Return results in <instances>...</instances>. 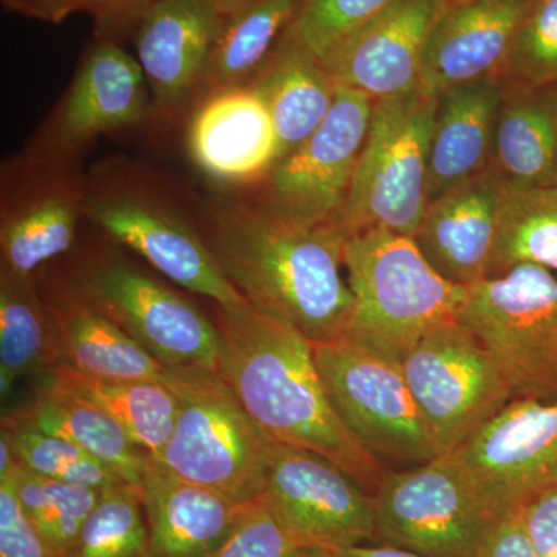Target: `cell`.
<instances>
[{
  "label": "cell",
  "mask_w": 557,
  "mask_h": 557,
  "mask_svg": "<svg viewBox=\"0 0 557 557\" xmlns=\"http://www.w3.org/2000/svg\"><path fill=\"white\" fill-rule=\"evenodd\" d=\"M148 81L138 60L116 40L98 39L87 50L54 123L62 153L83 148L95 137L126 129L148 112Z\"/></svg>",
  "instance_id": "21"
},
{
  "label": "cell",
  "mask_w": 557,
  "mask_h": 557,
  "mask_svg": "<svg viewBox=\"0 0 557 557\" xmlns=\"http://www.w3.org/2000/svg\"><path fill=\"white\" fill-rule=\"evenodd\" d=\"M502 95V78L475 81L437 95L429 148L428 205L493 166Z\"/></svg>",
  "instance_id": "23"
},
{
  "label": "cell",
  "mask_w": 557,
  "mask_h": 557,
  "mask_svg": "<svg viewBox=\"0 0 557 557\" xmlns=\"http://www.w3.org/2000/svg\"><path fill=\"white\" fill-rule=\"evenodd\" d=\"M475 557H541L518 515L491 523Z\"/></svg>",
  "instance_id": "40"
},
{
  "label": "cell",
  "mask_w": 557,
  "mask_h": 557,
  "mask_svg": "<svg viewBox=\"0 0 557 557\" xmlns=\"http://www.w3.org/2000/svg\"><path fill=\"white\" fill-rule=\"evenodd\" d=\"M150 0H148V3ZM212 2L218 3L220 9L225 11L226 14L231 13V11L239 9L242 3L247 2V0H212Z\"/></svg>",
  "instance_id": "45"
},
{
  "label": "cell",
  "mask_w": 557,
  "mask_h": 557,
  "mask_svg": "<svg viewBox=\"0 0 557 557\" xmlns=\"http://www.w3.org/2000/svg\"><path fill=\"white\" fill-rule=\"evenodd\" d=\"M302 0H247L223 21L197 102L215 91L249 86L298 17Z\"/></svg>",
  "instance_id": "28"
},
{
  "label": "cell",
  "mask_w": 557,
  "mask_h": 557,
  "mask_svg": "<svg viewBox=\"0 0 557 557\" xmlns=\"http://www.w3.org/2000/svg\"><path fill=\"white\" fill-rule=\"evenodd\" d=\"M375 101L336 87L327 119L302 145L278 160L256 203L274 218L306 228L335 225L346 207Z\"/></svg>",
  "instance_id": "11"
},
{
  "label": "cell",
  "mask_w": 557,
  "mask_h": 557,
  "mask_svg": "<svg viewBox=\"0 0 557 557\" xmlns=\"http://www.w3.org/2000/svg\"><path fill=\"white\" fill-rule=\"evenodd\" d=\"M42 383L100 406L152 457H160L170 442L177 399L161 381L87 375L58 364L44 373Z\"/></svg>",
  "instance_id": "29"
},
{
  "label": "cell",
  "mask_w": 557,
  "mask_h": 557,
  "mask_svg": "<svg viewBox=\"0 0 557 557\" xmlns=\"http://www.w3.org/2000/svg\"><path fill=\"white\" fill-rule=\"evenodd\" d=\"M372 498L375 541L421 557H475L496 520L449 453L387 469Z\"/></svg>",
  "instance_id": "9"
},
{
  "label": "cell",
  "mask_w": 557,
  "mask_h": 557,
  "mask_svg": "<svg viewBox=\"0 0 557 557\" xmlns=\"http://www.w3.org/2000/svg\"><path fill=\"white\" fill-rule=\"evenodd\" d=\"M61 364L53 318L38 274L0 269V394L7 398L21 379Z\"/></svg>",
  "instance_id": "30"
},
{
  "label": "cell",
  "mask_w": 557,
  "mask_h": 557,
  "mask_svg": "<svg viewBox=\"0 0 557 557\" xmlns=\"http://www.w3.org/2000/svg\"><path fill=\"white\" fill-rule=\"evenodd\" d=\"M84 215L186 292L214 300L219 309L248 306L201 233L160 200L137 190L86 193Z\"/></svg>",
  "instance_id": "14"
},
{
  "label": "cell",
  "mask_w": 557,
  "mask_h": 557,
  "mask_svg": "<svg viewBox=\"0 0 557 557\" xmlns=\"http://www.w3.org/2000/svg\"><path fill=\"white\" fill-rule=\"evenodd\" d=\"M3 7L22 16L46 22V24H61L72 14L87 11L94 16L100 0H2Z\"/></svg>",
  "instance_id": "42"
},
{
  "label": "cell",
  "mask_w": 557,
  "mask_h": 557,
  "mask_svg": "<svg viewBox=\"0 0 557 557\" xmlns=\"http://www.w3.org/2000/svg\"><path fill=\"white\" fill-rule=\"evenodd\" d=\"M507 197L491 166L428 205L413 240L440 276L460 287L491 276Z\"/></svg>",
  "instance_id": "17"
},
{
  "label": "cell",
  "mask_w": 557,
  "mask_h": 557,
  "mask_svg": "<svg viewBox=\"0 0 557 557\" xmlns=\"http://www.w3.org/2000/svg\"><path fill=\"white\" fill-rule=\"evenodd\" d=\"M289 557H338L332 549L322 547H298Z\"/></svg>",
  "instance_id": "44"
},
{
  "label": "cell",
  "mask_w": 557,
  "mask_h": 557,
  "mask_svg": "<svg viewBox=\"0 0 557 557\" xmlns=\"http://www.w3.org/2000/svg\"><path fill=\"white\" fill-rule=\"evenodd\" d=\"M67 277L164 368L219 370L218 322L177 289L113 252L90 256Z\"/></svg>",
  "instance_id": "8"
},
{
  "label": "cell",
  "mask_w": 557,
  "mask_h": 557,
  "mask_svg": "<svg viewBox=\"0 0 557 557\" xmlns=\"http://www.w3.org/2000/svg\"><path fill=\"white\" fill-rule=\"evenodd\" d=\"M493 168L508 193L557 186V84L504 83Z\"/></svg>",
  "instance_id": "24"
},
{
  "label": "cell",
  "mask_w": 557,
  "mask_h": 557,
  "mask_svg": "<svg viewBox=\"0 0 557 557\" xmlns=\"http://www.w3.org/2000/svg\"><path fill=\"white\" fill-rule=\"evenodd\" d=\"M3 431L9 434L11 448L22 467L69 485L108 491L126 485V480L75 443L14 423L3 418Z\"/></svg>",
  "instance_id": "34"
},
{
  "label": "cell",
  "mask_w": 557,
  "mask_h": 557,
  "mask_svg": "<svg viewBox=\"0 0 557 557\" xmlns=\"http://www.w3.org/2000/svg\"><path fill=\"white\" fill-rule=\"evenodd\" d=\"M516 515L525 525L539 556H557V483L531 497Z\"/></svg>",
  "instance_id": "39"
},
{
  "label": "cell",
  "mask_w": 557,
  "mask_h": 557,
  "mask_svg": "<svg viewBox=\"0 0 557 557\" xmlns=\"http://www.w3.org/2000/svg\"><path fill=\"white\" fill-rule=\"evenodd\" d=\"M225 17L212 0H150L135 21L137 60L164 115L197 97Z\"/></svg>",
  "instance_id": "16"
},
{
  "label": "cell",
  "mask_w": 557,
  "mask_h": 557,
  "mask_svg": "<svg viewBox=\"0 0 557 557\" xmlns=\"http://www.w3.org/2000/svg\"><path fill=\"white\" fill-rule=\"evenodd\" d=\"M556 189H557V186H556Z\"/></svg>",
  "instance_id": "47"
},
{
  "label": "cell",
  "mask_w": 557,
  "mask_h": 557,
  "mask_svg": "<svg viewBox=\"0 0 557 557\" xmlns=\"http://www.w3.org/2000/svg\"><path fill=\"white\" fill-rule=\"evenodd\" d=\"M403 0H302L289 32L322 60L359 28Z\"/></svg>",
  "instance_id": "36"
},
{
  "label": "cell",
  "mask_w": 557,
  "mask_h": 557,
  "mask_svg": "<svg viewBox=\"0 0 557 557\" xmlns=\"http://www.w3.org/2000/svg\"><path fill=\"white\" fill-rule=\"evenodd\" d=\"M260 498L298 547L335 549L375 541L372 496L311 450L274 445Z\"/></svg>",
  "instance_id": "12"
},
{
  "label": "cell",
  "mask_w": 557,
  "mask_h": 557,
  "mask_svg": "<svg viewBox=\"0 0 557 557\" xmlns=\"http://www.w3.org/2000/svg\"><path fill=\"white\" fill-rule=\"evenodd\" d=\"M295 548L296 542L259 497L248 505L228 541L208 557H289Z\"/></svg>",
  "instance_id": "37"
},
{
  "label": "cell",
  "mask_w": 557,
  "mask_h": 557,
  "mask_svg": "<svg viewBox=\"0 0 557 557\" xmlns=\"http://www.w3.org/2000/svg\"><path fill=\"white\" fill-rule=\"evenodd\" d=\"M219 372L274 445L338 465L373 496L387 467L354 437L330 403L313 343L251 306L219 309Z\"/></svg>",
  "instance_id": "2"
},
{
  "label": "cell",
  "mask_w": 557,
  "mask_h": 557,
  "mask_svg": "<svg viewBox=\"0 0 557 557\" xmlns=\"http://www.w3.org/2000/svg\"><path fill=\"white\" fill-rule=\"evenodd\" d=\"M177 399L174 429L157 460L180 478L242 502L262 496L271 442L219 370L168 369ZM156 458V457H153Z\"/></svg>",
  "instance_id": "4"
},
{
  "label": "cell",
  "mask_w": 557,
  "mask_h": 557,
  "mask_svg": "<svg viewBox=\"0 0 557 557\" xmlns=\"http://www.w3.org/2000/svg\"><path fill=\"white\" fill-rule=\"evenodd\" d=\"M0 557H61L25 515L10 479H0Z\"/></svg>",
  "instance_id": "38"
},
{
  "label": "cell",
  "mask_w": 557,
  "mask_h": 557,
  "mask_svg": "<svg viewBox=\"0 0 557 557\" xmlns=\"http://www.w3.org/2000/svg\"><path fill=\"white\" fill-rule=\"evenodd\" d=\"M502 81L518 86L557 84V0H533L520 22Z\"/></svg>",
  "instance_id": "35"
},
{
  "label": "cell",
  "mask_w": 557,
  "mask_h": 557,
  "mask_svg": "<svg viewBox=\"0 0 557 557\" xmlns=\"http://www.w3.org/2000/svg\"><path fill=\"white\" fill-rule=\"evenodd\" d=\"M449 454L494 519L516 515L557 483V403L512 399Z\"/></svg>",
  "instance_id": "13"
},
{
  "label": "cell",
  "mask_w": 557,
  "mask_h": 557,
  "mask_svg": "<svg viewBox=\"0 0 557 557\" xmlns=\"http://www.w3.org/2000/svg\"><path fill=\"white\" fill-rule=\"evenodd\" d=\"M465 2V0H450V5H454V3H460Z\"/></svg>",
  "instance_id": "46"
},
{
  "label": "cell",
  "mask_w": 557,
  "mask_h": 557,
  "mask_svg": "<svg viewBox=\"0 0 557 557\" xmlns=\"http://www.w3.org/2000/svg\"><path fill=\"white\" fill-rule=\"evenodd\" d=\"M38 281L53 318L61 364L87 375L163 383L168 369L91 306L67 276L40 274Z\"/></svg>",
  "instance_id": "22"
},
{
  "label": "cell",
  "mask_w": 557,
  "mask_h": 557,
  "mask_svg": "<svg viewBox=\"0 0 557 557\" xmlns=\"http://www.w3.org/2000/svg\"><path fill=\"white\" fill-rule=\"evenodd\" d=\"M67 557H150V536L139 487L104 491L81 527Z\"/></svg>",
  "instance_id": "33"
},
{
  "label": "cell",
  "mask_w": 557,
  "mask_h": 557,
  "mask_svg": "<svg viewBox=\"0 0 557 557\" xmlns=\"http://www.w3.org/2000/svg\"><path fill=\"white\" fill-rule=\"evenodd\" d=\"M205 220L201 236L252 309L313 344L346 338L354 295L341 273L347 236L338 226L306 228L248 201H220Z\"/></svg>",
  "instance_id": "1"
},
{
  "label": "cell",
  "mask_w": 557,
  "mask_h": 557,
  "mask_svg": "<svg viewBox=\"0 0 557 557\" xmlns=\"http://www.w3.org/2000/svg\"><path fill=\"white\" fill-rule=\"evenodd\" d=\"M9 420L75 443L108 465L129 485H141L150 454L100 406L40 383L27 408Z\"/></svg>",
  "instance_id": "26"
},
{
  "label": "cell",
  "mask_w": 557,
  "mask_h": 557,
  "mask_svg": "<svg viewBox=\"0 0 557 557\" xmlns=\"http://www.w3.org/2000/svg\"><path fill=\"white\" fill-rule=\"evenodd\" d=\"M450 0H403L322 58L336 86L379 102L420 86L429 36Z\"/></svg>",
  "instance_id": "15"
},
{
  "label": "cell",
  "mask_w": 557,
  "mask_h": 557,
  "mask_svg": "<svg viewBox=\"0 0 557 557\" xmlns=\"http://www.w3.org/2000/svg\"><path fill=\"white\" fill-rule=\"evenodd\" d=\"M401 369L443 454L463 445L512 401L496 362L458 319L424 333Z\"/></svg>",
  "instance_id": "10"
},
{
  "label": "cell",
  "mask_w": 557,
  "mask_h": 557,
  "mask_svg": "<svg viewBox=\"0 0 557 557\" xmlns=\"http://www.w3.org/2000/svg\"><path fill=\"white\" fill-rule=\"evenodd\" d=\"M338 557H421L416 553L408 552L398 547H392V545H354V547H344L332 549Z\"/></svg>",
  "instance_id": "43"
},
{
  "label": "cell",
  "mask_w": 557,
  "mask_h": 557,
  "mask_svg": "<svg viewBox=\"0 0 557 557\" xmlns=\"http://www.w3.org/2000/svg\"><path fill=\"white\" fill-rule=\"evenodd\" d=\"M555 557H557V556H555Z\"/></svg>",
  "instance_id": "48"
},
{
  "label": "cell",
  "mask_w": 557,
  "mask_h": 557,
  "mask_svg": "<svg viewBox=\"0 0 557 557\" xmlns=\"http://www.w3.org/2000/svg\"><path fill=\"white\" fill-rule=\"evenodd\" d=\"M148 0H100L94 13L97 39L116 40L131 35Z\"/></svg>",
  "instance_id": "41"
},
{
  "label": "cell",
  "mask_w": 557,
  "mask_h": 557,
  "mask_svg": "<svg viewBox=\"0 0 557 557\" xmlns=\"http://www.w3.org/2000/svg\"><path fill=\"white\" fill-rule=\"evenodd\" d=\"M313 355L333 409L376 460L403 469L442 456L401 364L348 338L313 344Z\"/></svg>",
  "instance_id": "7"
},
{
  "label": "cell",
  "mask_w": 557,
  "mask_h": 557,
  "mask_svg": "<svg viewBox=\"0 0 557 557\" xmlns=\"http://www.w3.org/2000/svg\"><path fill=\"white\" fill-rule=\"evenodd\" d=\"M343 263L354 295L346 338L398 364L424 333L457 319L467 295L432 269L412 237L394 231L348 236Z\"/></svg>",
  "instance_id": "3"
},
{
  "label": "cell",
  "mask_w": 557,
  "mask_h": 557,
  "mask_svg": "<svg viewBox=\"0 0 557 557\" xmlns=\"http://www.w3.org/2000/svg\"><path fill=\"white\" fill-rule=\"evenodd\" d=\"M188 150L200 171L218 182L265 178L276 164L277 137L259 91L249 84L199 101L188 127Z\"/></svg>",
  "instance_id": "19"
},
{
  "label": "cell",
  "mask_w": 557,
  "mask_h": 557,
  "mask_svg": "<svg viewBox=\"0 0 557 557\" xmlns=\"http://www.w3.org/2000/svg\"><path fill=\"white\" fill-rule=\"evenodd\" d=\"M139 493L148 520L150 557L211 556L228 541L251 504L180 478L152 456Z\"/></svg>",
  "instance_id": "20"
},
{
  "label": "cell",
  "mask_w": 557,
  "mask_h": 557,
  "mask_svg": "<svg viewBox=\"0 0 557 557\" xmlns=\"http://www.w3.org/2000/svg\"><path fill=\"white\" fill-rule=\"evenodd\" d=\"M519 263L557 271L556 188L508 193L491 276Z\"/></svg>",
  "instance_id": "31"
},
{
  "label": "cell",
  "mask_w": 557,
  "mask_h": 557,
  "mask_svg": "<svg viewBox=\"0 0 557 557\" xmlns=\"http://www.w3.org/2000/svg\"><path fill=\"white\" fill-rule=\"evenodd\" d=\"M533 0H465L429 36L420 86L431 94L502 78L516 33Z\"/></svg>",
  "instance_id": "18"
},
{
  "label": "cell",
  "mask_w": 557,
  "mask_h": 557,
  "mask_svg": "<svg viewBox=\"0 0 557 557\" xmlns=\"http://www.w3.org/2000/svg\"><path fill=\"white\" fill-rule=\"evenodd\" d=\"M251 86L259 91L273 120L276 163L327 119L338 87L317 54L289 30Z\"/></svg>",
  "instance_id": "25"
},
{
  "label": "cell",
  "mask_w": 557,
  "mask_h": 557,
  "mask_svg": "<svg viewBox=\"0 0 557 557\" xmlns=\"http://www.w3.org/2000/svg\"><path fill=\"white\" fill-rule=\"evenodd\" d=\"M507 381L512 399L557 403V277L519 263L467 287L457 313Z\"/></svg>",
  "instance_id": "6"
},
{
  "label": "cell",
  "mask_w": 557,
  "mask_h": 557,
  "mask_svg": "<svg viewBox=\"0 0 557 557\" xmlns=\"http://www.w3.org/2000/svg\"><path fill=\"white\" fill-rule=\"evenodd\" d=\"M84 196L83 186L76 183L54 182L3 212L2 269L33 276L40 267L67 252L84 215Z\"/></svg>",
  "instance_id": "27"
},
{
  "label": "cell",
  "mask_w": 557,
  "mask_h": 557,
  "mask_svg": "<svg viewBox=\"0 0 557 557\" xmlns=\"http://www.w3.org/2000/svg\"><path fill=\"white\" fill-rule=\"evenodd\" d=\"M2 479L11 480L25 515L61 557L69 556L81 527L104 493L44 478L22 465Z\"/></svg>",
  "instance_id": "32"
},
{
  "label": "cell",
  "mask_w": 557,
  "mask_h": 557,
  "mask_svg": "<svg viewBox=\"0 0 557 557\" xmlns=\"http://www.w3.org/2000/svg\"><path fill=\"white\" fill-rule=\"evenodd\" d=\"M437 95L423 87L375 102L346 207V236L383 228L416 236L428 208V166Z\"/></svg>",
  "instance_id": "5"
}]
</instances>
